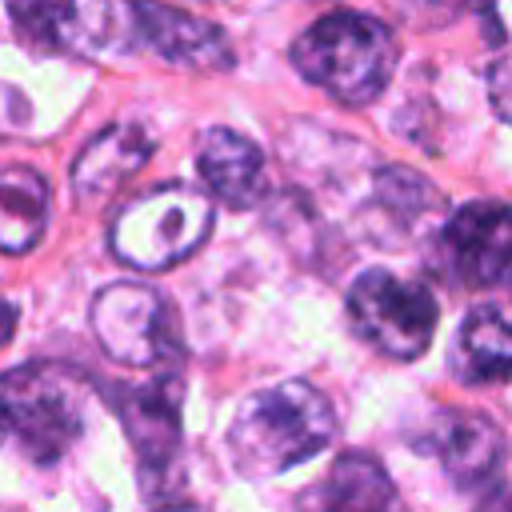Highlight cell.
I'll return each instance as SVG.
<instances>
[{
    "mask_svg": "<svg viewBox=\"0 0 512 512\" xmlns=\"http://www.w3.org/2000/svg\"><path fill=\"white\" fill-rule=\"evenodd\" d=\"M48 224V184L40 172L12 164L0 168V252L24 256L40 244Z\"/></svg>",
    "mask_w": 512,
    "mask_h": 512,
    "instance_id": "15",
    "label": "cell"
},
{
    "mask_svg": "<svg viewBox=\"0 0 512 512\" xmlns=\"http://www.w3.org/2000/svg\"><path fill=\"white\" fill-rule=\"evenodd\" d=\"M200 180L224 208H256L264 196V156L260 148L232 132V128H208L200 140Z\"/></svg>",
    "mask_w": 512,
    "mask_h": 512,
    "instance_id": "11",
    "label": "cell"
},
{
    "mask_svg": "<svg viewBox=\"0 0 512 512\" xmlns=\"http://www.w3.org/2000/svg\"><path fill=\"white\" fill-rule=\"evenodd\" d=\"M508 208L500 200H472L444 224V268L468 288H496L508 280Z\"/></svg>",
    "mask_w": 512,
    "mask_h": 512,
    "instance_id": "9",
    "label": "cell"
},
{
    "mask_svg": "<svg viewBox=\"0 0 512 512\" xmlns=\"http://www.w3.org/2000/svg\"><path fill=\"white\" fill-rule=\"evenodd\" d=\"M440 308L420 280H404L388 268H368L348 288L352 332L392 360H416L436 332Z\"/></svg>",
    "mask_w": 512,
    "mask_h": 512,
    "instance_id": "5",
    "label": "cell"
},
{
    "mask_svg": "<svg viewBox=\"0 0 512 512\" xmlns=\"http://www.w3.org/2000/svg\"><path fill=\"white\" fill-rule=\"evenodd\" d=\"M212 232V200L192 184H164L128 200L112 224L116 260L140 272L184 264Z\"/></svg>",
    "mask_w": 512,
    "mask_h": 512,
    "instance_id": "4",
    "label": "cell"
},
{
    "mask_svg": "<svg viewBox=\"0 0 512 512\" xmlns=\"http://www.w3.org/2000/svg\"><path fill=\"white\" fill-rule=\"evenodd\" d=\"M420 8H432L436 16H460L464 8L472 12H500V0H416Z\"/></svg>",
    "mask_w": 512,
    "mask_h": 512,
    "instance_id": "17",
    "label": "cell"
},
{
    "mask_svg": "<svg viewBox=\"0 0 512 512\" xmlns=\"http://www.w3.org/2000/svg\"><path fill=\"white\" fill-rule=\"evenodd\" d=\"M396 36L364 12H328L292 44L296 72L340 104H368L384 92L396 68Z\"/></svg>",
    "mask_w": 512,
    "mask_h": 512,
    "instance_id": "3",
    "label": "cell"
},
{
    "mask_svg": "<svg viewBox=\"0 0 512 512\" xmlns=\"http://www.w3.org/2000/svg\"><path fill=\"white\" fill-rule=\"evenodd\" d=\"M336 440V412L328 396L304 380L268 384L240 400L228 424V448L248 480L280 476Z\"/></svg>",
    "mask_w": 512,
    "mask_h": 512,
    "instance_id": "1",
    "label": "cell"
},
{
    "mask_svg": "<svg viewBox=\"0 0 512 512\" xmlns=\"http://www.w3.org/2000/svg\"><path fill=\"white\" fill-rule=\"evenodd\" d=\"M504 76H508V64L500 60V64L492 68V100H496V112H500V116H508V108H504Z\"/></svg>",
    "mask_w": 512,
    "mask_h": 512,
    "instance_id": "18",
    "label": "cell"
},
{
    "mask_svg": "<svg viewBox=\"0 0 512 512\" xmlns=\"http://www.w3.org/2000/svg\"><path fill=\"white\" fill-rule=\"evenodd\" d=\"M304 500H312L320 508H396L400 504L388 472L372 456H364V452L340 456L332 464L324 488L304 496Z\"/></svg>",
    "mask_w": 512,
    "mask_h": 512,
    "instance_id": "16",
    "label": "cell"
},
{
    "mask_svg": "<svg viewBox=\"0 0 512 512\" xmlns=\"http://www.w3.org/2000/svg\"><path fill=\"white\" fill-rule=\"evenodd\" d=\"M20 40L48 56L96 60L116 32L108 0H8Z\"/></svg>",
    "mask_w": 512,
    "mask_h": 512,
    "instance_id": "7",
    "label": "cell"
},
{
    "mask_svg": "<svg viewBox=\"0 0 512 512\" xmlns=\"http://www.w3.org/2000/svg\"><path fill=\"white\" fill-rule=\"evenodd\" d=\"M456 376L464 384H504L512 368V344H508V316L504 304H480L468 312L456 336Z\"/></svg>",
    "mask_w": 512,
    "mask_h": 512,
    "instance_id": "14",
    "label": "cell"
},
{
    "mask_svg": "<svg viewBox=\"0 0 512 512\" xmlns=\"http://www.w3.org/2000/svg\"><path fill=\"white\" fill-rule=\"evenodd\" d=\"M92 332L108 360L124 368H164L180 360V320L164 292L148 284H108L92 300Z\"/></svg>",
    "mask_w": 512,
    "mask_h": 512,
    "instance_id": "6",
    "label": "cell"
},
{
    "mask_svg": "<svg viewBox=\"0 0 512 512\" xmlns=\"http://www.w3.org/2000/svg\"><path fill=\"white\" fill-rule=\"evenodd\" d=\"M132 36L140 48L156 52L160 60H172L180 68L200 72H228L236 64V52L220 24L192 16L188 8L164 4V0H132Z\"/></svg>",
    "mask_w": 512,
    "mask_h": 512,
    "instance_id": "8",
    "label": "cell"
},
{
    "mask_svg": "<svg viewBox=\"0 0 512 512\" xmlns=\"http://www.w3.org/2000/svg\"><path fill=\"white\" fill-rule=\"evenodd\" d=\"M432 452L460 488H484L504 460V432L476 412H448L432 436Z\"/></svg>",
    "mask_w": 512,
    "mask_h": 512,
    "instance_id": "13",
    "label": "cell"
},
{
    "mask_svg": "<svg viewBox=\"0 0 512 512\" xmlns=\"http://www.w3.org/2000/svg\"><path fill=\"white\" fill-rule=\"evenodd\" d=\"M88 380L52 360L0 372V448L28 464H56L84 432Z\"/></svg>",
    "mask_w": 512,
    "mask_h": 512,
    "instance_id": "2",
    "label": "cell"
},
{
    "mask_svg": "<svg viewBox=\"0 0 512 512\" xmlns=\"http://www.w3.org/2000/svg\"><path fill=\"white\" fill-rule=\"evenodd\" d=\"M148 156H152V136L144 128H136V124L104 128L96 140H88V148L72 164V192H76V200L80 204L104 200L128 176H136Z\"/></svg>",
    "mask_w": 512,
    "mask_h": 512,
    "instance_id": "12",
    "label": "cell"
},
{
    "mask_svg": "<svg viewBox=\"0 0 512 512\" xmlns=\"http://www.w3.org/2000/svg\"><path fill=\"white\" fill-rule=\"evenodd\" d=\"M180 400H184L180 376L136 384L116 400L124 416V432L136 448L144 484H152L156 476L164 480L180 456Z\"/></svg>",
    "mask_w": 512,
    "mask_h": 512,
    "instance_id": "10",
    "label": "cell"
}]
</instances>
